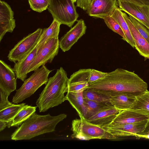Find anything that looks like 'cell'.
<instances>
[{
    "mask_svg": "<svg viewBox=\"0 0 149 149\" xmlns=\"http://www.w3.org/2000/svg\"><path fill=\"white\" fill-rule=\"evenodd\" d=\"M141 138L149 139V118L144 129L141 133L138 135L136 138Z\"/></svg>",
    "mask_w": 149,
    "mask_h": 149,
    "instance_id": "37",
    "label": "cell"
},
{
    "mask_svg": "<svg viewBox=\"0 0 149 149\" xmlns=\"http://www.w3.org/2000/svg\"><path fill=\"white\" fill-rule=\"evenodd\" d=\"M16 74L13 68L3 61L0 60V88L9 95L16 90Z\"/></svg>",
    "mask_w": 149,
    "mask_h": 149,
    "instance_id": "14",
    "label": "cell"
},
{
    "mask_svg": "<svg viewBox=\"0 0 149 149\" xmlns=\"http://www.w3.org/2000/svg\"><path fill=\"white\" fill-rule=\"evenodd\" d=\"M7 126V123L6 122L0 120V131L3 130Z\"/></svg>",
    "mask_w": 149,
    "mask_h": 149,
    "instance_id": "38",
    "label": "cell"
},
{
    "mask_svg": "<svg viewBox=\"0 0 149 149\" xmlns=\"http://www.w3.org/2000/svg\"><path fill=\"white\" fill-rule=\"evenodd\" d=\"M148 116L132 109L121 111L113 121L111 125L132 124L148 120Z\"/></svg>",
    "mask_w": 149,
    "mask_h": 149,
    "instance_id": "17",
    "label": "cell"
},
{
    "mask_svg": "<svg viewBox=\"0 0 149 149\" xmlns=\"http://www.w3.org/2000/svg\"><path fill=\"white\" fill-rule=\"evenodd\" d=\"M25 105V103H24L14 104L9 107L0 111V120L6 122L8 127L10 128L13 119Z\"/></svg>",
    "mask_w": 149,
    "mask_h": 149,
    "instance_id": "25",
    "label": "cell"
},
{
    "mask_svg": "<svg viewBox=\"0 0 149 149\" xmlns=\"http://www.w3.org/2000/svg\"><path fill=\"white\" fill-rule=\"evenodd\" d=\"M122 13L133 38L135 49L145 59H149V44L134 26L127 15L122 11Z\"/></svg>",
    "mask_w": 149,
    "mask_h": 149,
    "instance_id": "16",
    "label": "cell"
},
{
    "mask_svg": "<svg viewBox=\"0 0 149 149\" xmlns=\"http://www.w3.org/2000/svg\"><path fill=\"white\" fill-rule=\"evenodd\" d=\"M58 38H53L38 47L35 57L30 65L28 73L45 65L47 63L52 62L58 54L59 47Z\"/></svg>",
    "mask_w": 149,
    "mask_h": 149,
    "instance_id": "7",
    "label": "cell"
},
{
    "mask_svg": "<svg viewBox=\"0 0 149 149\" xmlns=\"http://www.w3.org/2000/svg\"><path fill=\"white\" fill-rule=\"evenodd\" d=\"M73 1V0H72Z\"/></svg>",
    "mask_w": 149,
    "mask_h": 149,
    "instance_id": "40",
    "label": "cell"
},
{
    "mask_svg": "<svg viewBox=\"0 0 149 149\" xmlns=\"http://www.w3.org/2000/svg\"><path fill=\"white\" fill-rule=\"evenodd\" d=\"M74 3L72 0H50L47 9L61 24L72 27L79 17Z\"/></svg>",
    "mask_w": 149,
    "mask_h": 149,
    "instance_id": "6",
    "label": "cell"
},
{
    "mask_svg": "<svg viewBox=\"0 0 149 149\" xmlns=\"http://www.w3.org/2000/svg\"><path fill=\"white\" fill-rule=\"evenodd\" d=\"M107 72H103L94 69H91L88 81L91 83L103 77L107 74Z\"/></svg>",
    "mask_w": 149,
    "mask_h": 149,
    "instance_id": "34",
    "label": "cell"
},
{
    "mask_svg": "<svg viewBox=\"0 0 149 149\" xmlns=\"http://www.w3.org/2000/svg\"><path fill=\"white\" fill-rule=\"evenodd\" d=\"M122 11L119 7L115 8L111 15L118 23L126 37L127 42L133 47L135 44L128 26L122 14Z\"/></svg>",
    "mask_w": 149,
    "mask_h": 149,
    "instance_id": "22",
    "label": "cell"
},
{
    "mask_svg": "<svg viewBox=\"0 0 149 149\" xmlns=\"http://www.w3.org/2000/svg\"><path fill=\"white\" fill-rule=\"evenodd\" d=\"M52 71L45 65L34 70L28 78L25 80L21 87L16 90L13 97L12 102L17 104L22 102L31 96L42 85L46 84Z\"/></svg>",
    "mask_w": 149,
    "mask_h": 149,
    "instance_id": "5",
    "label": "cell"
},
{
    "mask_svg": "<svg viewBox=\"0 0 149 149\" xmlns=\"http://www.w3.org/2000/svg\"><path fill=\"white\" fill-rule=\"evenodd\" d=\"M86 26L82 19H79L76 24L59 40V47L63 52L69 50L78 40L85 34Z\"/></svg>",
    "mask_w": 149,
    "mask_h": 149,
    "instance_id": "10",
    "label": "cell"
},
{
    "mask_svg": "<svg viewBox=\"0 0 149 149\" xmlns=\"http://www.w3.org/2000/svg\"><path fill=\"white\" fill-rule=\"evenodd\" d=\"M118 1L121 11L132 16L149 29V6H140L129 2Z\"/></svg>",
    "mask_w": 149,
    "mask_h": 149,
    "instance_id": "12",
    "label": "cell"
},
{
    "mask_svg": "<svg viewBox=\"0 0 149 149\" xmlns=\"http://www.w3.org/2000/svg\"><path fill=\"white\" fill-rule=\"evenodd\" d=\"M37 107L25 105L13 119L10 127H19L35 112Z\"/></svg>",
    "mask_w": 149,
    "mask_h": 149,
    "instance_id": "23",
    "label": "cell"
},
{
    "mask_svg": "<svg viewBox=\"0 0 149 149\" xmlns=\"http://www.w3.org/2000/svg\"><path fill=\"white\" fill-rule=\"evenodd\" d=\"M120 1L132 3L140 6H149V0H117Z\"/></svg>",
    "mask_w": 149,
    "mask_h": 149,
    "instance_id": "36",
    "label": "cell"
},
{
    "mask_svg": "<svg viewBox=\"0 0 149 149\" xmlns=\"http://www.w3.org/2000/svg\"><path fill=\"white\" fill-rule=\"evenodd\" d=\"M38 49L36 45L26 55L15 63L13 69L17 78L24 81L26 78L28 69L35 57Z\"/></svg>",
    "mask_w": 149,
    "mask_h": 149,
    "instance_id": "18",
    "label": "cell"
},
{
    "mask_svg": "<svg viewBox=\"0 0 149 149\" xmlns=\"http://www.w3.org/2000/svg\"><path fill=\"white\" fill-rule=\"evenodd\" d=\"M83 95L84 98L86 99L96 102L111 104V97L97 93L88 88L83 91Z\"/></svg>",
    "mask_w": 149,
    "mask_h": 149,
    "instance_id": "26",
    "label": "cell"
},
{
    "mask_svg": "<svg viewBox=\"0 0 149 149\" xmlns=\"http://www.w3.org/2000/svg\"><path fill=\"white\" fill-rule=\"evenodd\" d=\"M0 111L2 110L13 105L14 104L8 100L9 95L0 88Z\"/></svg>",
    "mask_w": 149,
    "mask_h": 149,
    "instance_id": "33",
    "label": "cell"
},
{
    "mask_svg": "<svg viewBox=\"0 0 149 149\" xmlns=\"http://www.w3.org/2000/svg\"><path fill=\"white\" fill-rule=\"evenodd\" d=\"M120 111L110 104L104 107L86 119L91 123L102 127L111 123Z\"/></svg>",
    "mask_w": 149,
    "mask_h": 149,
    "instance_id": "15",
    "label": "cell"
},
{
    "mask_svg": "<svg viewBox=\"0 0 149 149\" xmlns=\"http://www.w3.org/2000/svg\"><path fill=\"white\" fill-rule=\"evenodd\" d=\"M84 103L87 111L86 119L89 118L104 107L111 104L96 102L84 98Z\"/></svg>",
    "mask_w": 149,
    "mask_h": 149,
    "instance_id": "27",
    "label": "cell"
},
{
    "mask_svg": "<svg viewBox=\"0 0 149 149\" xmlns=\"http://www.w3.org/2000/svg\"><path fill=\"white\" fill-rule=\"evenodd\" d=\"M93 0H77V6L84 10H87Z\"/></svg>",
    "mask_w": 149,
    "mask_h": 149,
    "instance_id": "35",
    "label": "cell"
},
{
    "mask_svg": "<svg viewBox=\"0 0 149 149\" xmlns=\"http://www.w3.org/2000/svg\"><path fill=\"white\" fill-rule=\"evenodd\" d=\"M14 13L10 6L4 1L0 0V42L5 34L12 33L16 24Z\"/></svg>",
    "mask_w": 149,
    "mask_h": 149,
    "instance_id": "13",
    "label": "cell"
},
{
    "mask_svg": "<svg viewBox=\"0 0 149 149\" xmlns=\"http://www.w3.org/2000/svg\"><path fill=\"white\" fill-rule=\"evenodd\" d=\"M77 0H73V1L74 3H75L76 2Z\"/></svg>",
    "mask_w": 149,
    "mask_h": 149,
    "instance_id": "39",
    "label": "cell"
},
{
    "mask_svg": "<svg viewBox=\"0 0 149 149\" xmlns=\"http://www.w3.org/2000/svg\"><path fill=\"white\" fill-rule=\"evenodd\" d=\"M73 120L72 123V138L81 140H89L92 139L114 140L117 137L102 127L87 121L85 118Z\"/></svg>",
    "mask_w": 149,
    "mask_h": 149,
    "instance_id": "4",
    "label": "cell"
},
{
    "mask_svg": "<svg viewBox=\"0 0 149 149\" xmlns=\"http://www.w3.org/2000/svg\"><path fill=\"white\" fill-rule=\"evenodd\" d=\"M91 70V69H82L74 72L69 79L68 83L82 81L88 82Z\"/></svg>",
    "mask_w": 149,
    "mask_h": 149,
    "instance_id": "29",
    "label": "cell"
},
{
    "mask_svg": "<svg viewBox=\"0 0 149 149\" xmlns=\"http://www.w3.org/2000/svg\"><path fill=\"white\" fill-rule=\"evenodd\" d=\"M118 7L117 0H93L87 10V13L90 16L103 19L111 15Z\"/></svg>",
    "mask_w": 149,
    "mask_h": 149,
    "instance_id": "11",
    "label": "cell"
},
{
    "mask_svg": "<svg viewBox=\"0 0 149 149\" xmlns=\"http://www.w3.org/2000/svg\"><path fill=\"white\" fill-rule=\"evenodd\" d=\"M42 31L39 28L20 40L10 51L8 60L15 63L26 55L37 45Z\"/></svg>",
    "mask_w": 149,
    "mask_h": 149,
    "instance_id": "8",
    "label": "cell"
},
{
    "mask_svg": "<svg viewBox=\"0 0 149 149\" xmlns=\"http://www.w3.org/2000/svg\"><path fill=\"white\" fill-rule=\"evenodd\" d=\"M67 117L65 113L52 116L49 114L41 115L35 112L15 130L11 136V139L15 141L29 140L53 132L57 124Z\"/></svg>",
    "mask_w": 149,
    "mask_h": 149,
    "instance_id": "2",
    "label": "cell"
},
{
    "mask_svg": "<svg viewBox=\"0 0 149 149\" xmlns=\"http://www.w3.org/2000/svg\"><path fill=\"white\" fill-rule=\"evenodd\" d=\"M83 91L79 92H68L65 97L66 100L69 102L76 111L80 118L83 117L86 118L87 111L84 103Z\"/></svg>",
    "mask_w": 149,
    "mask_h": 149,
    "instance_id": "19",
    "label": "cell"
},
{
    "mask_svg": "<svg viewBox=\"0 0 149 149\" xmlns=\"http://www.w3.org/2000/svg\"><path fill=\"white\" fill-rule=\"evenodd\" d=\"M30 8L33 10L41 13L49 6L50 0H28Z\"/></svg>",
    "mask_w": 149,
    "mask_h": 149,
    "instance_id": "31",
    "label": "cell"
},
{
    "mask_svg": "<svg viewBox=\"0 0 149 149\" xmlns=\"http://www.w3.org/2000/svg\"><path fill=\"white\" fill-rule=\"evenodd\" d=\"M148 84L134 72L117 68L103 77L89 83L88 88L111 97L125 94L137 97L147 90Z\"/></svg>",
    "mask_w": 149,
    "mask_h": 149,
    "instance_id": "1",
    "label": "cell"
},
{
    "mask_svg": "<svg viewBox=\"0 0 149 149\" xmlns=\"http://www.w3.org/2000/svg\"><path fill=\"white\" fill-rule=\"evenodd\" d=\"M69 79L62 67L49 79L36 102L40 112H45L66 100L64 93L67 92Z\"/></svg>",
    "mask_w": 149,
    "mask_h": 149,
    "instance_id": "3",
    "label": "cell"
},
{
    "mask_svg": "<svg viewBox=\"0 0 149 149\" xmlns=\"http://www.w3.org/2000/svg\"><path fill=\"white\" fill-rule=\"evenodd\" d=\"M148 120L132 124L107 125L102 127L117 137L133 136L137 138L144 129Z\"/></svg>",
    "mask_w": 149,
    "mask_h": 149,
    "instance_id": "9",
    "label": "cell"
},
{
    "mask_svg": "<svg viewBox=\"0 0 149 149\" xmlns=\"http://www.w3.org/2000/svg\"><path fill=\"white\" fill-rule=\"evenodd\" d=\"M136 97L125 94L111 97V104L120 111L130 109L134 104Z\"/></svg>",
    "mask_w": 149,
    "mask_h": 149,
    "instance_id": "20",
    "label": "cell"
},
{
    "mask_svg": "<svg viewBox=\"0 0 149 149\" xmlns=\"http://www.w3.org/2000/svg\"><path fill=\"white\" fill-rule=\"evenodd\" d=\"M61 25L58 21L54 19L50 26L43 30L36 45L37 47H39L52 38H58Z\"/></svg>",
    "mask_w": 149,
    "mask_h": 149,
    "instance_id": "21",
    "label": "cell"
},
{
    "mask_svg": "<svg viewBox=\"0 0 149 149\" xmlns=\"http://www.w3.org/2000/svg\"><path fill=\"white\" fill-rule=\"evenodd\" d=\"M89 83L87 81L74 82L68 83L67 92H79L88 88Z\"/></svg>",
    "mask_w": 149,
    "mask_h": 149,
    "instance_id": "32",
    "label": "cell"
},
{
    "mask_svg": "<svg viewBox=\"0 0 149 149\" xmlns=\"http://www.w3.org/2000/svg\"><path fill=\"white\" fill-rule=\"evenodd\" d=\"M104 20L109 29L122 37V39L127 42L124 33L118 22L111 15L105 17L103 18Z\"/></svg>",
    "mask_w": 149,
    "mask_h": 149,
    "instance_id": "28",
    "label": "cell"
},
{
    "mask_svg": "<svg viewBox=\"0 0 149 149\" xmlns=\"http://www.w3.org/2000/svg\"><path fill=\"white\" fill-rule=\"evenodd\" d=\"M130 109L136 111L149 117V91L136 97V100Z\"/></svg>",
    "mask_w": 149,
    "mask_h": 149,
    "instance_id": "24",
    "label": "cell"
},
{
    "mask_svg": "<svg viewBox=\"0 0 149 149\" xmlns=\"http://www.w3.org/2000/svg\"><path fill=\"white\" fill-rule=\"evenodd\" d=\"M129 18L134 26L149 44V29L132 16L129 15Z\"/></svg>",
    "mask_w": 149,
    "mask_h": 149,
    "instance_id": "30",
    "label": "cell"
}]
</instances>
